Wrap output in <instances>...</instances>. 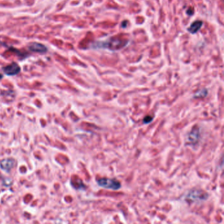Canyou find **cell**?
Segmentation results:
<instances>
[{
  "instance_id": "ba28073f",
  "label": "cell",
  "mask_w": 224,
  "mask_h": 224,
  "mask_svg": "<svg viewBox=\"0 0 224 224\" xmlns=\"http://www.w3.org/2000/svg\"><path fill=\"white\" fill-rule=\"evenodd\" d=\"M203 22L201 21H196L191 24L190 27L188 28V31L191 34H196L200 29L203 26Z\"/></svg>"
},
{
  "instance_id": "7a4b0ae2",
  "label": "cell",
  "mask_w": 224,
  "mask_h": 224,
  "mask_svg": "<svg viewBox=\"0 0 224 224\" xmlns=\"http://www.w3.org/2000/svg\"><path fill=\"white\" fill-rule=\"evenodd\" d=\"M97 184L101 187L111 189V190H118L121 187V183L119 181L111 178H101L97 181Z\"/></svg>"
},
{
  "instance_id": "6da1fadb",
  "label": "cell",
  "mask_w": 224,
  "mask_h": 224,
  "mask_svg": "<svg viewBox=\"0 0 224 224\" xmlns=\"http://www.w3.org/2000/svg\"><path fill=\"white\" fill-rule=\"evenodd\" d=\"M208 195L206 192H204L200 189H192L189 191L185 196V199L193 203L202 202L208 199Z\"/></svg>"
},
{
  "instance_id": "3957f363",
  "label": "cell",
  "mask_w": 224,
  "mask_h": 224,
  "mask_svg": "<svg viewBox=\"0 0 224 224\" xmlns=\"http://www.w3.org/2000/svg\"><path fill=\"white\" fill-rule=\"evenodd\" d=\"M3 71L4 72L5 74L8 76H15L20 73L21 68L18 64L13 63L8 66L3 67Z\"/></svg>"
},
{
  "instance_id": "9c48e42d",
  "label": "cell",
  "mask_w": 224,
  "mask_h": 224,
  "mask_svg": "<svg viewBox=\"0 0 224 224\" xmlns=\"http://www.w3.org/2000/svg\"><path fill=\"white\" fill-rule=\"evenodd\" d=\"M207 95H208L207 89H202L198 91V92L195 94L194 97L195 98H203L206 97Z\"/></svg>"
},
{
  "instance_id": "8992f818",
  "label": "cell",
  "mask_w": 224,
  "mask_h": 224,
  "mask_svg": "<svg viewBox=\"0 0 224 224\" xmlns=\"http://www.w3.org/2000/svg\"><path fill=\"white\" fill-rule=\"evenodd\" d=\"M29 49L34 52L44 54L47 51V47L44 45L40 43H32L29 45Z\"/></svg>"
},
{
  "instance_id": "277c9868",
  "label": "cell",
  "mask_w": 224,
  "mask_h": 224,
  "mask_svg": "<svg viewBox=\"0 0 224 224\" xmlns=\"http://www.w3.org/2000/svg\"><path fill=\"white\" fill-rule=\"evenodd\" d=\"M16 164V162L13 158H6L0 162V168L7 172H9Z\"/></svg>"
},
{
  "instance_id": "30bf717a",
  "label": "cell",
  "mask_w": 224,
  "mask_h": 224,
  "mask_svg": "<svg viewBox=\"0 0 224 224\" xmlns=\"http://www.w3.org/2000/svg\"><path fill=\"white\" fill-rule=\"evenodd\" d=\"M153 116L148 115V116H145V118H144L143 122L144 124H149L150 122H151L152 121H153Z\"/></svg>"
},
{
  "instance_id": "5b68a950",
  "label": "cell",
  "mask_w": 224,
  "mask_h": 224,
  "mask_svg": "<svg viewBox=\"0 0 224 224\" xmlns=\"http://www.w3.org/2000/svg\"><path fill=\"white\" fill-rule=\"evenodd\" d=\"M200 130L199 128H195L191 130L188 135V141L193 145H196L200 139Z\"/></svg>"
},
{
  "instance_id": "52a82bcc",
  "label": "cell",
  "mask_w": 224,
  "mask_h": 224,
  "mask_svg": "<svg viewBox=\"0 0 224 224\" xmlns=\"http://www.w3.org/2000/svg\"><path fill=\"white\" fill-rule=\"evenodd\" d=\"M105 44L106 45L105 46L107 47H110L111 49H112L113 50L114 49H120V47H122L124 45V41H120V40H113L112 41H109L108 43H105Z\"/></svg>"
},
{
  "instance_id": "8fae6325",
  "label": "cell",
  "mask_w": 224,
  "mask_h": 224,
  "mask_svg": "<svg viewBox=\"0 0 224 224\" xmlns=\"http://www.w3.org/2000/svg\"><path fill=\"white\" fill-rule=\"evenodd\" d=\"M2 77H3V76L2 74H0V79L2 78Z\"/></svg>"
}]
</instances>
